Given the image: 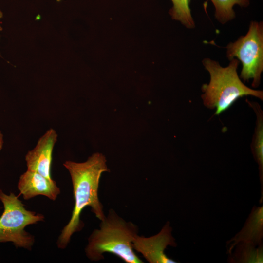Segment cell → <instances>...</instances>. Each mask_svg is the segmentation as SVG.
<instances>
[{
  "label": "cell",
  "mask_w": 263,
  "mask_h": 263,
  "mask_svg": "<svg viewBox=\"0 0 263 263\" xmlns=\"http://www.w3.org/2000/svg\"><path fill=\"white\" fill-rule=\"evenodd\" d=\"M171 231L169 223L167 222L161 231L154 236L146 238L137 235L133 241V249L141 253L150 263H176L164 252L168 245L176 246Z\"/></svg>",
  "instance_id": "cell-6"
},
{
  "label": "cell",
  "mask_w": 263,
  "mask_h": 263,
  "mask_svg": "<svg viewBox=\"0 0 263 263\" xmlns=\"http://www.w3.org/2000/svg\"><path fill=\"white\" fill-rule=\"evenodd\" d=\"M2 17H3V13L2 11L0 9V19L2 18ZM2 30V28L0 25V32Z\"/></svg>",
  "instance_id": "cell-15"
},
{
  "label": "cell",
  "mask_w": 263,
  "mask_h": 263,
  "mask_svg": "<svg viewBox=\"0 0 263 263\" xmlns=\"http://www.w3.org/2000/svg\"><path fill=\"white\" fill-rule=\"evenodd\" d=\"M257 245L251 243L241 242L236 245L233 254L229 256L230 263H263V244Z\"/></svg>",
  "instance_id": "cell-11"
},
{
  "label": "cell",
  "mask_w": 263,
  "mask_h": 263,
  "mask_svg": "<svg viewBox=\"0 0 263 263\" xmlns=\"http://www.w3.org/2000/svg\"><path fill=\"white\" fill-rule=\"evenodd\" d=\"M263 237V206L254 207L244 227L234 237L227 241V253H232L236 245L241 242L251 243L259 246Z\"/></svg>",
  "instance_id": "cell-9"
},
{
  "label": "cell",
  "mask_w": 263,
  "mask_h": 263,
  "mask_svg": "<svg viewBox=\"0 0 263 263\" xmlns=\"http://www.w3.org/2000/svg\"><path fill=\"white\" fill-rule=\"evenodd\" d=\"M226 57L242 63L240 78L244 82L252 79L251 86L259 87L263 71V22L252 21L248 32L226 46Z\"/></svg>",
  "instance_id": "cell-5"
},
{
  "label": "cell",
  "mask_w": 263,
  "mask_h": 263,
  "mask_svg": "<svg viewBox=\"0 0 263 263\" xmlns=\"http://www.w3.org/2000/svg\"><path fill=\"white\" fill-rule=\"evenodd\" d=\"M215 8V17L222 24L231 21L235 18L233 7L238 5L246 7L250 4L249 0H210Z\"/></svg>",
  "instance_id": "cell-12"
},
{
  "label": "cell",
  "mask_w": 263,
  "mask_h": 263,
  "mask_svg": "<svg viewBox=\"0 0 263 263\" xmlns=\"http://www.w3.org/2000/svg\"><path fill=\"white\" fill-rule=\"evenodd\" d=\"M0 200L4 207L0 217V242H11L17 247L31 250L35 239L25 228L43 221L44 216L26 209L13 193L7 195L0 189Z\"/></svg>",
  "instance_id": "cell-4"
},
{
  "label": "cell",
  "mask_w": 263,
  "mask_h": 263,
  "mask_svg": "<svg viewBox=\"0 0 263 263\" xmlns=\"http://www.w3.org/2000/svg\"><path fill=\"white\" fill-rule=\"evenodd\" d=\"M246 102L256 115V123L251 144L253 157L258 165L259 177L261 185V196L260 203L263 199V112L260 104L246 99Z\"/></svg>",
  "instance_id": "cell-10"
},
{
  "label": "cell",
  "mask_w": 263,
  "mask_h": 263,
  "mask_svg": "<svg viewBox=\"0 0 263 263\" xmlns=\"http://www.w3.org/2000/svg\"><path fill=\"white\" fill-rule=\"evenodd\" d=\"M57 137L56 131L50 128L38 139L35 147L25 155L27 170L37 172L49 179H52L51 176L52 155Z\"/></svg>",
  "instance_id": "cell-7"
},
{
  "label": "cell",
  "mask_w": 263,
  "mask_h": 263,
  "mask_svg": "<svg viewBox=\"0 0 263 263\" xmlns=\"http://www.w3.org/2000/svg\"><path fill=\"white\" fill-rule=\"evenodd\" d=\"M191 0H171L173 6L169 11L172 19L180 21L188 29L195 27L189 3Z\"/></svg>",
  "instance_id": "cell-13"
},
{
  "label": "cell",
  "mask_w": 263,
  "mask_h": 263,
  "mask_svg": "<svg viewBox=\"0 0 263 263\" xmlns=\"http://www.w3.org/2000/svg\"><path fill=\"white\" fill-rule=\"evenodd\" d=\"M68 170L73 185L75 205L72 216L58 237V248H65L72 235L81 230L84 224L80 220L83 209L90 207L92 211L100 220L105 216L98 196L99 181L102 173L109 171L106 159L102 153L96 152L83 162L67 160L64 163Z\"/></svg>",
  "instance_id": "cell-1"
},
{
  "label": "cell",
  "mask_w": 263,
  "mask_h": 263,
  "mask_svg": "<svg viewBox=\"0 0 263 263\" xmlns=\"http://www.w3.org/2000/svg\"><path fill=\"white\" fill-rule=\"evenodd\" d=\"M3 144V135L0 131V151H1Z\"/></svg>",
  "instance_id": "cell-14"
},
{
  "label": "cell",
  "mask_w": 263,
  "mask_h": 263,
  "mask_svg": "<svg viewBox=\"0 0 263 263\" xmlns=\"http://www.w3.org/2000/svg\"><path fill=\"white\" fill-rule=\"evenodd\" d=\"M18 188L25 200L43 195L55 200L60 193V188L53 179L28 170L20 175Z\"/></svg>",
  "instance_id": "cell-8"
},
{
  "label": "cell",
  "mask_w": 263,
  "mask_h": 263,
  "mask_svg": "<svg viewBox=\"0 0 263 263\" xmlns=\"http://www.w3.org/2000/svg\"><path fill=\"white\" fill-rule=\"evenodd\" d=\"M137 229L131 222L120 218L113 210L101 221L100 228L94 230L88 239L85 249L92 261L103 259V254L110 253L127 263H142L133 250V241Z\"/></svg>",
  "instance_id": "cell-3"
},
{
  "label": "cell",
  "mask_w": 263,
  "mask_h": 263,
  "mask_svg": "<svg viewBox=\"0 0 263 263\" xmlns=\"http://www.w3.org/2000/svg\"><path fill=\"white\" fill-rule=\"evenodd\" d=\"M226 67L209 58L202 60L205 68L210 75L208 83L202 85L201 98L204 105L215 110L219 115L228 109L238 99L250 95L263 100V91L246 86L238 75L240 61L234 58Z\"/></svg>",
  "instance_id": "cell-2"
}]
</instances>
